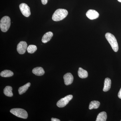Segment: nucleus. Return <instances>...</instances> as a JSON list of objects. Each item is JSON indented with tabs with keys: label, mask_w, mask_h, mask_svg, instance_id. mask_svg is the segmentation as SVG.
<instances>
[{
	"label": "nucleus",
	"mask_w": 121,
	"mask_h": 121,
	"mask_svg": "<svg viewBox=\"0 0 121 121\" xmlns=\"http://www.w3.org/2000/svg\"><path fill=\"white\" fill-rule=\"evenodd\" d=\"M68 14L67 10L64 9H58L55 11L52 16V20L55 21H59L64 19Z\"/></svg>",
	"instance_id": "1"
},
{
	"label": "nucleus",
	"mask_w": 121,
	"mask_h": 121,
	"mask_svg": "<svg viewBox=\"0 0 121 121\" xmlns=\"http://www.w3.org/2000/svg\"><path fill=\"white\" fill-rule=\"evenodd\" d=\"M105 37L113 50L115 52H117L118 50V45L117 39L114 36L110 33H107L106 34Z\"/></svg>",
	"instance_id": "2"
},
{
	"label": "nucleus",
	"mask_w": 121,
	"mask_h": 121,
	"mask_svg": "<svg viewBox=\"0 0 121 121\" xmlns=\"http://www.w3.org/2000/svg\"><path fill=\"white\" fill-rule=\"evenodd\" d=\"M11 26V19L7 16L4 17L0 22V28L3 32H6Z\"/></svg>",
	"instance_id": "3"
},
{
	"label": "nucleus",
	"mask_w": 121,
	"mask_h": 121,
	"mask_svg": "<svg viewBox=\"0 0 121 121\" xmlns=\"http://www.w3.org/2000/svg\"><path fill=\"white\" fill-rule=\"evenodd\" d=\"M10 111L12 114L16 117L23 119H26L28 116L27 111L21 108H13L11 109Z\"/></svg>",
	"instance_id": "4"
},
{
	"label": "nucleus",
	"mask_w": 121,
	"mask_h": 121,
	"mask_svg": "<svg viewBox=\"0 0 121 121\" xmlns=\"http://www.w3.org/2000/svg\"><path fill=\"white\" fill-rule=\"evenodd\" d=\"M73 98L72 95H67L65 97L62 98L59 100L56 103V105L59 108H63L68 103L69 101Z\"/></svg>",
	"instance_id": "5"
},
{
	"label": "nucleus",
	"mask_w": 121,
	"mask_h": 121,
	"mask_svg": "<svg viewBox=\"0 0 121 121\" xmlns=\"http://www.w3.org/2000/svg\"><path fill=\"white\" fill-rule=\"evenodd\" d=\"M19 8L22 14L25 17H29L31 15L30 8L27 4L22 3L20 5Z\"/></svg>",
	"instance_id": "6"
},
{
	"label": "nucleus",
	"mask_w": 121,
	"mask_h": 121,
	"mask_svg": "<svg viewBox=\"0 0 121 121\" xmlns=\"http://www.w3.org/2000/svg\"><path fill=\"white\" fill-rule=\"evenodd\" d=\"M27 44L25 41H20L17 44V51L20 54H23L26 52L27 48Z\"/></svg>",
	"instance_id": "7"
},
{
	"label": "nucleus",
	"mask_w": 121,
	"mask_h": 121,
	"mask_svg": "<svg viewBox=\"0 0 121 121\" xmlns=\"http://www.w3.org/2000/svg\"><path fill=\"white\" fill-rule=\"evenodd\" d=\"M87 17L90 19L93 20L97 19L99 17V14L97 12L93 9H90L87 12Z\"/></svg>",
	"instance_id": "8"
},
{
	"label": "nucleus",
	"mask_w": 121,
	"mask_h": 121,
	"mask_svg": "<svg viewBox=\"0 0 121 121\" xmlns=\"http://www.w3.org/2000/svg\"><path fill=\"white\" fill-rule=\"evenodd\" d=\"M63 78L64 79V83L67 86L71 84L73 82L74 79L73 76L70 73H68L65 74Z\"/></svg>",
	"instance_id": "9"
},
{
	"label": "nucleus",
	"mask_w": 121,
	"mask_h": 121,
	"mask_svg": "<svg viewBox=\"0 0 121 121\" xmlns=\"http://www.w3.org/2000/svg\"><path fill=\"white\" fill-rule=\"evenodd\" d=\"M53 35V33L52 32H48L46 33L43 35L42 38V42L43 43H46L50 41V40L52 38Z\"/></svg>",
	"instance_id": "10"
},
{
	"label": "nucleus",
	"mask_w": 121,
	"mask_h": 121,
	"mask_svg": "<svg viewBox=\"0 0 121 121\" xmlns=\"http://www.w3.org/2000/svg\"><path fill=\"white\" fill-rule=\"evenodd\" d=\"M111 80L109 78H106L104 81V86L103 91L104 92H106L109 90L111 86Z\"/></svg>",
	"instance_id": "11"
},
{
	"label": "nucleus",
	"mask_w": 121,
	"mask_h": 121,
	"mask_svg": "<svg viewBox=\"0 0 121 121\" xmlns=\"http://www.w3.org/2000/svg\"><path fill=\"white\" fill-rule=\"evenodd\" d=\"M32 73L35 75L40 76L43 75L45 73V71L43 68L37 67L33 69Z\"/></svg>",
	"instance_id": "12"
},
{
	"label": "nucleus",
	"mask_w": 121,
	"mask_h": 121,
	"mask_svg": "<svg viewBox=\"0 0 121 121\" xmlns=\"http://www.w3.org/2000/svg\"><path fill=\"white\" fill-rule=\"evenodd\" d=\"M78 74L79 77L81 78H87L88 76L87 72L81 67L79 68Z\"/></svg>",
	"instance_id": "13"
},
{
	"label": "nucleus",
	"mask_w": 121,
	"mask_h": 121,
	"mask_svg": "<svg viewBox=\"0 0 121 121\" xmlns=\"http://www.w3.org/2000/svg\"><path fill=\"white\" fill-rule=\"evenodd\" d=\"M12 87L9 86L5 87L4 89V94L8 97H11L13 96L12 93Z\"/></svg>",
	"instance_id": "14"
},
{
	"label": "nucleus",
	"mask_w": 121,
	"mask_h": 121,
	"mask_svg": "<svg viewBox=\"0 0 121 121\" xmlns=\"http://www.w3.org/2000/svg\"><path fill=\"white\" fill-rule=\"evenodd\" d=\"M107 118V115L105 112L103 111L99 114L96 121H106Z\"/></svg>",
	"instance_id": "15"
},
{
	"label": "nucleus",
	"mask_w": 121,
	"mask_h": 121,
	"mask_svg": "<svg viewBox=\"0 0 121 121\" xmlns=\"http://www.w3.org/2000/svg\"><path fill=\"white\" fill-rule=\"evenodd\" d=\"M31 85V83L30 82L27 83L25 85H24L23 86L20 87L18 89V92L19 94L20 95L24 94L26 92L27 90L28 89L29 87Z\"/></svg>",
	"instance_id": "16"
},
{
	"label": "nucleus",
	"mask_w": 121,
	"mask_h": 121,
	"mask_svg": "<svg viewBox=\"0 0 121 121\" xmlns=\"http://www.w3.org/2000/svg\"><path fill=\"white\" fill-rule=\"evenodd\" d=\"M0 75L1 77L7 78L13 76V73L12 71L9 70H5L1 72Z\"/></svg>",
	"instance_id": "17"
},
{
	"label": "nucleus",
	"mask_w": 121,
	"mask_h": 121,
	"mask_svg": "<svg viewBox=\"0 0 121 121\" xmlns=\"http://www.w3.org/2000/svg\"><path fill=\"white\" fill-rule=\"evenodd\" d=\"M100 104V102L98 101H92L91 102L90 105H89V109L91 110L93 109H97L99 107Z\"/></svg>",
	"instance_id": "18"
},
{
	"label": "nucleus",
	"mask_w": 121,
	"mask_h": 121,
	"mask_svg": "<svg viewBox=\"0 0 121 121\" xmlns=\"http://www.w3.org/2000/svg\"><path fill=\"white\" fill-rule=\"evenodd\" d=\"M37 50V47L36 45H30L28 47L27 50L28 53L32 54L34 53Z\"/></svg>",
	"instance_id": "19"
},
{
	"label": "nucleus",
	"mask_w": 121,
	"mask_h": 121,
	"mask_svg": "<svg viewBox=\"0 0 121 121\" xmlns=\"http://www.w3.org/2000/svg\"><path fill=\"white\" fill-rule=\"evenodd\" d=\"M48 0H41V2L43 4L45 5L47 4L48 3Z\"/></svg>",
	"instance_id": "20"
},
{
	"label": "nucleus",
	"mask_w": 121,
	"mask_h": 121,
	"mask_svg": "<svg viewBox=\"0 0 121 121\" xmlns=\"http://www.w3.org/2000/svg\"><path fill=\"white\" fill-rule=\"evenodd\" d=\"M118 98H119L121 99V88L120 89V91L118 92Z\"/></svg>",
	"instance_id": "21"
},
{
	"label": "nucleus",
	"mask_w": 121,
	"mask_h": 121,
	"mask_svg": "<svg viewBox=\"0 0 121 121\" xmlns=\"http://www.w3.org/2000/svg\"><path fill=\"white\" fill-rule=\"evenodd\" d=\"M51 121H60V120H59V119H57V118H51Z\"/></svg>",
	"instance_id": "22"
},
{
	"label": "nucleus",
	"mask_w": 121,
	"mask_h": 121,
	"mask_svg": "<svg viewBox=\"0 0 121 121\" xmlns=\"http://www.w3.org/2000/svg\"><path fill=\"white\" fill-rule=\"evenodd\" d=\"M119 2H121V0H117Z\"/></svg>",
	"instance_id": "23"
},
{
	"label": "nucleus",
	"mask_w": 121,
	"mask_h": 121,
	"mask_svg": "<svg viewBox=\"0 0 121 121\" xmlns=\"http://www.w3.org/2000/svg\"></svg>",
	"instance_id": "24"
}]
</instances>
